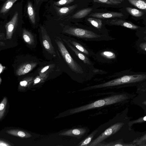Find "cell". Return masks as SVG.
Instances as JSON below:
<instances>
[{
  "label": "cell",
  "mask_w": 146,
  "mask_h": 146,
  "mask_svg": "<svg viewBox=\"0 0 146 146\" xmlns=\"http://www.w3.org/2000/svg\"><path fill=\"white\" fill-rule=\"evenodd\" d=\"M55 41L65 64L66 72L73 80L82 82L92 79L96 75L107 73L101 70H94L88 67L74 54L69 52L61 37H56Z\"/></svg>",
  "instance_id": "cell-1"
},
{
  "label": "cell",
  "mask_w": 146,
  "mask_h": 146,
  "mask_svg": "<svg viewBox=\"0 0 146 146\" xmlns=\"http://www.w3.org/2000/svg\"><path fill=\"white\" fill-rule=\"evenodd\" d=\"M111 80L100 84L88 87L87 90L115 87L118 88L137 86L146 81V72H135L132 69L114 73L107 76Z\"/></svg>",
  "instance_id": "cell-2"
},
{
  "label": "cell",
  "mask_w": 146,
  "mask_h": 146,
  "mask_svg": "<svg viewBox=\"0 0 146 146\" xmlns=\"http://www.w3.org/2000/svg\"><path fill=\"white\" fill-rule=\"evenodd\" d=\"M62 32L68 36L88 41H100L114 40L115 38L98 33L90 27L72 25H66Z\"/></svg>",
  "instance_id": "cell-3"
},
{
  "label": "cell",
  "mask_w": 146,
  "mask_h": 146,
  "mask_svg": "<svg viewBox=\"0 0 146 146\" xmlns=\"http://www.w3.org/2000/svg\"><path fill=\"white\" fill-rule=\"evenodd\" d=\"M129 98L128 94H121L112 95L91 103L72 108L70 110L69 113L70 114H73L92 109L120 102L127 100Z\"/></svg>",
  "instance_id": "cell-4"
},
{
  "label": "cell",
  "mask_w": 146,
  "mask_h": 146,
  "mask_svg": "<svg viewBox=\"0 0 146 146\" xmlns=\"http://www.w3.org/2000/svg\"><path fill=\"white\" fill-rule=\"evenodd\" d=\"M118 54L113 49L106 48L95 53L94 59L99 63L112 64L117 60Z\"/></svg>",
  "instance_id": "cell-5"
},
{
  "label": "cell",
  "mask_w": 146,
  "mask_h": 146,
  "mask_svg": "<svg viewBox=\"0 0 146 146\" xmlns=\"http://www.w3.org/2000/svg\"><path fill=\"white\" fill-rule=\"evenodd\" d=\"M61 38L70 52L74 54L90 68L94 70L98 69L94 67V63L91 60L90 58L76 48L66 39L62 37Z\"/></svg>",
  "instance_id": "cell-6"
},
{
  "label": "cell",
  "mask_w": 146,
  "mask_h": 146,
  "mask_svg": "<svg viewBox=\"0 0 146 146\" xmlns=\"http://www.w3.org/2000/svg\"><path fill=\"white\" fill-rule=\"evenodd\" d=\"M86 21L89 27L96 32L101 34L109 35V30L106 27L104 20L88 17Z\"/></svg>",
  "instance_id": "cell-7"
},
{
  "label": "cell",
  "mask_w": 146,
  "mask_h": 146,
  "mask_svg": "<svg viewBox=\"0 0 146 146\" xmlns=\"http://www.w3.org/2000/svg\"><path fill=\"white\" fill-rule=\"evenodd\" d=\"M124 124L123 122H117L111 126L106 129L89 145L95 146L118 131Z\"/></svg>",
  "instance_id": "cell-8"
},
{
  "label": "cell",
  "mask_w": 146,
  "mask_h": 146,
  "mask_svg": "<svg viewBox=\"0 0 146 146\" xmlns=\"http://www.w3.org/2000/svg\"><path fill=\"white\" fill-rule=\"evenodd\" d=\"M70 42L73 46L82 52L89 58L94 59L95 53L89 48L86 45L76 38L69 36H62Z\"/></svg>",
  "instance_id": "cell-9"
},
{
  "label": "cell",
  "mask_w": 146,
  "mask_h": 146,
  "mask_svg": "<svg viewBox=\"0 0 146 146\" xmlns=\"http://www.w3.org/2000/svg\"><path fill=\"white\" fill-rule=\"evenodd\" d=\"M106 25L120 26L133 30L137 31L141 27L128 21L118 19L104 20Z\"/></svg>",
  "instance_id": "cell-10"
},
{
  "label": "cell",
  "mask_w": 146,
  "mask_h": 146,
  "mask_svg": "<svg viewBox=\"0 0 146 146\" xmlns=\"http://www.w3.org/2000/svg\"><path fill=\"white\" fill-rule=\"evenodd\" d=\"M42 43L45 48L50 53L56 56V53L51 43L50 39L44 28L41 26Z\"/></svg>",
  "instance_id": "cell-11"
},
{
  "label": "cell",
  "mask_w": 146,
  "mask_h": 146,
  "mask_svg": "<svg viewBox=\"0 0 146 146\" xmlns=\"http://www.w3.org/2000/svg\"><path fill=\"white\" fill-rule=\"evenodd\" d=\"M123 14L121 13L108 11L102 13H93L89 14L88 16L89 17H95L101 19H110L116 17H121L123 16Z\"/></svg>",
  "instance_id": "cell-12"
},
{
  "label": "cell",
  "mask_w": 146,
  "mask_h": 146,
  "mask_svg": "<svg viewBox=\"0 0 146 146\" xmlns=\"http://www.w3.org/2000/svg\"><path fill=\"white\" fill-rule=\"evenodd\" d=\"M18 16V13L16 12L12 19L5 25L6 38L7 39H10L12 38L15 28L17 24Z\"/></svg>",
  "instance_id": "cell-13"
},
{
  "label": "cell",
  "mask_w": 146,
  "mask_h": 146,
  "mask_svg": "<svg viewBox=\"0 0 146 146\" xmlns=\"http://www.w3.org/2000/svg\"><path fill=\"white\" fill-rule=\"evenodd\" d=\"M78 7V5L76 4L62 7H59L56 6L54 7L59 15L61 17H65L72 13Z\"/></svg>",
  "instance_id": "cell-14"
},
{
  "label": "cell",
  "mask_w": 146,
  "mask_h": 146,
  "mask_svg": "<svg viewBox=\"0 0 146 146\" xmlns=\"http://www.w3.org/2000/svg\"><path fill=\"white\" fill-rule=\"evenodd\" d=\"M84 128H75L69 129L59 134L60 135L80 137L83 135L86 132Z\"/></svg>",
  "instance_id": "cell-15"
},
{
  "label": "cell",
  "mask_w": 146,
  "mask_h": 146,
  "mask_svg": "<svg viewBox=\"0 0 146 146\" xmlns=\"http://www.w3.org/2000/svg\"><path fill=\"white\" fill-rule=\"evenodd\" d=\"M134 45L138 53L146 55V36L138 37Z\"/></svg>",
  "instance_id": "cell-16"
},
{
  "label": "cell",
  "mask_w": 146,
  "mask_h": 146,
  "mask_svg": "<svg viewBox=\"0 0 146 146\" xmlns=\"http://www.w3.org/2000/svg\"><path fill=\"white\" fill-rule=\"evenodd\" d=\"M137 96L132 100L131 103L138 105L144 110H146V92L138 93Z\"/></svg>",
  "instance_id": "cell-17"
},
{
  "label": "cell",
  "mask_w": 146,
  "mask_h": 146,
  "mask_svg": "<svg viewBox=\"0 0 146 146\" xmlns=\"http://www.w3.org/2000/svg\"><path fill=\"white\" fill-rule=\"evenodd\" d=\"M91 8H87L80 10L69 17V19H79L88 16L92 11Z\"/></svg>",
  "instance_id": "cell-18"
},
{
  "label": "cell",
  "mask_w": 146,
  "mask_h": 146,
  "mask_svg": "<svg viewBox=\"0 0 146 146\" xmlns=\"http://www.w3.org/2000/svg\"><path fill=\"white\" fill-rule=\"evenodd\" d=\"M96 146H135L136 145L133 143H125L121 140H117L114 141L102 143H100Z\"/></svg>",
  "instance_id": "cell-19"
},
{
  "label": "cell",
  "mask_w": 146,
  "mask_h": 146,
  "mask_svg": "<svg viewBox=\"0 0 146 146\" xmlns=\"http://www.w3.org/2000/svg\"><path fill=\"white\" fill-rule=\"evenodd\" d=\"M35 65L36 64L34 63L23 64L17 69L16 74L19 76L25 74L30 71Z\"/></svg>",
  "instance_id": "cell-20"
},
{
  "label": "cell",
  "mask_w": 146,
  "mask_h": 146,
  "mask_svg": "<svg viewBox=\"0 0 146 146\" xmlns=\"http://www.w3.org/2000/svg\"><path fill=\"white\" fill-rule=\"evenodd\" d=\"M27 11L29 18L32 23L34 24L35 23V11L33 5L30 1L28 3Z\"/></svg>",
  "instance_id": "cell-21"
},
{
  "label": "cell",
  "mask_w": 146,
  "mask_h": 146,
  "mask_svg": "<svg viewBox=\"0 0 146 146\" xmlns=\"http://www.w3.org/2000/svg\"><path fill=\"white\" fill-rule=\"evenodd\" d=\"M130 3L137 8L146 11V1L145 0H127Z\"/></svg>",
  "instance_id": "cell-22"
},
{
  "label": "cell",
  "mask_w": 146,
  "mask_h": 146,
  "mask_svg": "<svg viewBox=\"0 0 146 146\" xmlns=\"http://www.w3.org/2000/svg\"><path fill=\"white\" fill-rule=\"evenodd\" d=\"M17 0H7L3 4L1 9V14L7 12L11 8L12 6Z\"/></svg>",
  "instance_id": "cell-23"
},
{
  "label": "cell",
  "mask_w": 146,
  "mask_h": 146,
  "mask_svg": "<svg viewBox=\"0 0 146 146\" xmlns=\"http://www.w3.org/2000/svg\"><path fill=\"white\" fill-rule=\"evenodd\" d=\"M23 36L25 42L28 44H31L33 42L34 40L33 35L26 29L23 30Z\"/></svg>",
  "instance_id": "cell-24"
},
{
  "label": "cell",
  "mask_w": 146,
  "mask_h": 146,
  "mask_svg": "<svg viewBox=\"0 0 146 146\" xmlns=\"http://www.w3.org/2000/svg\"><path fill=\"white\" fill-rule=\"evenodd\" d=\"M94 2L110 5H117L120 4L123 0H93Z\"/></svg>",
  "instance_id": "cell-25"
},
{
  "label": "cell",
  "mask_w": 146,
  "mask_h": 146,
  "mask_svg": "<svg viewBox=\"0 0 146 146\" xmlns=\"http://www.w3.org/2000/svg\"><path fill=\"white\" fill-rule=\"evenodd\" d=\"M97 131V130L94 131L79 143L78 145L79 146H88V144L90 143L94 136Z\"/></svg>",
  "instance_id": "cell-26"
},
{
  "label": "cell",
  "mask_w": 146,
  "mask_h": 146,
  "mask_svg": "<svg viewBox=\"0 0 146 146\" xmlns=\"http://www.w3.org/2000/svg\"><path fill=\"white\" fill-rule=\"evenodd\" d=\"M125 9L127 12L129 13L132 16L136 17H140L143 14L142 12L135 8L130 7H127Z\"/></svg>",
  "instance_id": "cell-27"
},
{
  "label": "cell",
  "mask_w": 146,
  "mask_h": 146,
  "mask_svg": "<svg viewBox=\"0 0 146 146\" xmlns=\"http://www.w3.org/2000/svg\"><path fill=\"white\" fill-rule=\"evenodd\" d=\"M133 143L136 145L146 146V133L141 137L134 140Z\"/></svg>",
  "instance_id": "cell-28"
},
{
  "label": "cell",
  "mask_w": 146,
  "mask_h": 146,
  "mask_svg": "<svg viewBox=\"0 0 146 146\" xmlns=\"http://www.w3.org/2000/svg\"><path fill=\"white\" fill-rule=\"evenodd\" d=\"M7 133L12 135L19 136L21 137H28L30 136L28 135H30L29 134L28 135V133L26 134L24 132L21 131H19V130H11L7 131Z\"/></svg>",
  "instance_id": "cell-29"
},
{
  "label": "cell",
  "mask_w": 146,
  "mask_h": 146,
  "mask_svg": "<svg viewBox=\"0 0 146 146\" xmlns=\"http://www.w3.org/2000/svg\"><path fill=\"white\" fill-rule=\"evenodd\" d=\"M75 0H60L54 3L55 6H60L69 5L74 2Z\"/></svg>",
  "instance_id": "cell-30"
},
{
  "label": "cell",
  "mask_w": 146,
  "mask_h": 146,
  "mask_svg": "<svg viewBox=\"0 0 146 146\" xmlns=\"http://www.w3.org/2000/svg\"><path fill=\"white\" fill-rule=\"evenodd\" d=\"M7 102V99L4 98L0 104V118L3 116L5 110V108Z\"/></svg>",
  "instance_id": "cell-31"
},
{
  "label": "cell",
  "mask_w": 146,
  "mask_h": 146,
  "mask_svg": "<svg viewBox=\"0 0 146 146\" xmlns=\"http://www.w3.org/2000/svg\"><path fill=\"white\" fill-rule=\"evenodd\" d=\"M146 121V115L145 116L140 117L138 119L129 121L128 125L129 127L131 126L133 124L140 123Z\"/></svg>",
  "instance_id": "cell-32"
},
{
  "label": "cell",
  "mask_w": 146,
  "mask_h": 146,
  "mask_svg": "<svg viewBox=\"0 0 146 146\" xmlns=\"http://www.w3.org/2000/svg\"><path fill=\"white\" fill-rule=\"evenodd\" d=\"M136 35L138 38L141 36H146V27L143 29L141 28L139 30L137 31Z\"/></svg>",
  "instance_id": "cell-33"
},
{
  "label": "cell",
  "mask_w": 146,
  "mask_h": 146,
  "mask_svg": "<svg viewBox=\"0 0 146 146\" xmlns=\"http://www.w3.org/2000/svg\"><path fill=\"white\" fill-rule=\"evenodd\" d=\"M27 84V82L26 80H23L20 82V85L23 86H25Z\"/></svg>",
  "instance_id": "cell-34"
},
{
  "label": "cell",
  "mask_w": 146,
  "mask_h": 146,
  "mask_svg": "<svg viewBox=\"0 0 146 146\" xmlns=\"http://www.w3.org/2000/svg\"><path fill=\"white\" fill-rule=\"evenodd\" d=\"M49 68V66H46L43 68H42L41 71L40 72L41 73H43L46 71L47 70H48Z\"/></svg>",
  "instance_id": "cell-35"
},
{
  "label": "cell",
  "mask_w": 146,
  "mask_h": 146,
  "mask_svg": "<svg viewBox=\"0 0 146 146\" xmlns=\"http://www.w3.org/2000/svg\"><path fill=\"white\" fill-rule=\"evenodd\" d=\"M40 79L38 77L36 78L34 80V83L36 84L39 83L40 81Z\"/></svg>",
  "instance_id": "cell-36"
},
{
  "label": "cell",
  "mask_w": 146,
  "mask_h": 146,
  "mask_svg": "<svg viewBox=\"0 0 146 146\" xmlns=\"http://www.w3.org/2000/svg\"><path fill=\"white\" fill-rule=\"evenodd\" d=\"M5 67L3 66L1 64H0V74H1V72H2L3 70L5 68Z\"/></svg>",
  "instance_id": "cell-37"
},
{
  "label": "cell",
  "mask_w": 146,
  "mask_h": 146,
  "mask_svg": "<svg viewBox=\"0 0 146 146\" xmlns=\"http://www.w3.org/2000/svg\"><path fill=\"white\" fill-rule=\"evenodd\" d=\"M0 146H9V145L7 144L6 143H5L4 142H1V141H0Z\"/></svg>",
  "instance_id": "cell-38"
},
{
  "label": "cell",
  "mask_w": 146,
  "mask_h": 146,
  "mask_svg": "<svg viewBox=\"0 0 146 146\" xmlns=\"http://www.w3.org/2000/svg\"><path fill=\"white\" fill-rule=\"evenodd\" d=\"M145 112V115H146V110H144Z\"/></svg>",
  "instance_id": "cell-39"
},
{
  "label": "cell",
  "mask_w": 146,
  "mask_h": 146,
  "mask_svg": "<svg viewBox=\"0 0 146 146\" xmlns=\"http://www.w3.org/2000/svg\"><path fill=\"white\" fill-rule=\"evenodd\" d=\"M1 78H0V83L1 82Z\"/></svg>",
  "instance_id": "cell-40"
}]
</instances>
